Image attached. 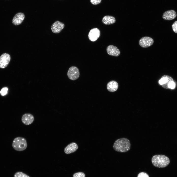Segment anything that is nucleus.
<instances>
[{"label": "nucleus", "instance_id": "obj_11", "mask_svg": "<svg viewBox=\"0 0 177 177\" xmlns=\"http://www.w3.org/2000/svg\"><path fill=\"white\" fill-rule=\"evenodd\" d=\"M25 17L24 14L21 12L18 13L15 15L12 20V23L15 25H19L21 24Z\"/></svg>", "mask_w": 177, "mask_h": 177}, {"label": "nucleus", "instance_id": "obj_9", "mask_svg": "<svg viewBox=\"0 0 177 177\" xmlns=\"http://www.w3.org/2000/svg\"><path fill=\"white\" fill-rule=\"evenodd\" d=\"M100 35V30L98 29L95 28L92 29L90 31L88 34V37L90 41L94 42L98 39Z\"/></svg>", "mask_w": 177, "mask_h": 177}, {"label": "nucleus", "instance_id": "obj_12", "mask_svg": "<svg viewBox=\"0 0 177 177\" xmlns=\"http://www.w3.org/2000/svg\"><path fill=\"white\" fill-rule=\"evenodd\" d=\"M34 119V117L32 114L30 113H26L22 116L21 121L24 124L28 125L33 122Z\"/></svg>", "mask_w": 177, "mask_h": 177}, {"label": "nucleus", "instance_id": "obj_22", "mask_svg": "<svg viewBox=\"0 0 177 177\" xmlns=\"http://www.w3.org/2000/svg\"><path fill=\"white\" fill-rule=\"evenodd\" d=\"M102 0H90L91 3L93 5H96L101 3Z\"/></svg>", "mask_w": 177, "mask_h": 177}, {"label": "nucleus", "instance_id": "obj_6", "mask_svg": "<svg viewBox=\"0 0 177 177\" xmlns=\"http://www.w3.org/2000/svg\"><path fill=\"white\" fill-rule=\"evenodd\" d=\"M173 81L174 80L171 77L168 75H164L159 80V83L163 88L168 89L169 84L171 82Z\"/></svg>", "mask_w": 177, "mask_h": 177}, {"label": "nucleus", "instance_id": "obj_20", "mask_svg": "<svg viewBox=\"0 0 177 177\" xmlns=\"http://www.w3.org/2000/svg\"><path fill=\"white\" fill-rule=\"evenodd\" d=\"M172 28L173 31L177 33V21L174 22L172 25Z\"/></svg>", "mask_w": 177, "mask_h": 177}, {"label": "nucleus", "instance_id": "obj_5", "mask_svg": "<svg viewBox=\"0 0 177 177\" xmlns=\"http://www.w3.org/2000/svg\"><path fill=\"white\" fill-rule=\"evenodd\" d=\"M154 43V40L151 38L147 36L142 37L139 40V44L143 48H147L152 45Z\"/></svg>", "mask_w": 177, "mask_h": 177}, {"label": "nucleus", "instance_id": "obj_21", "mask_svg": "<svg viewBox=\"0 0 177 177\" xmlns=\"http://www.w3.org/2000/svg\"><path fill=\"white\" fill-rule=\"evenodd\" d=\"M175 84L174 81L171 82L168 85L169 89H173L175 87Z\"/></svg>", "mask_w": 177, "mask_h": 177}, {"label": "nucleus", "instance_id": "obj_14", "mask_svg": "<svg viewBox=\"0 0 177 177\" xmlns=\"http://www.w3.org/2000/svg\"><path fill=\"white\" fill-rule=\"evenodd\" d=\"M177 15L176 12L174 10L166 11L163 14L162 17L166 20H171L175 19Z\"/></svg>", "mask_w": 177, "mask_h": 177}, {"label": "nucleus", "instance_id": "obj_2", "mask_svg": "<svg viewBox=\"0 0 177 177\" xmlns=\"http://www.w3.org/2000/svg\"><path fill=\"white\" fill-rule=\"evenodd\" d=\"M153 165L157 167L162 168L167 166L169 164L170 160L169 158L165 155H157L153 156L151 159Z\"/></svg>", "mask_w": 177, "mask_h": 177}, {"label": "nucleus", "instance_id": "obj_8", "mask_svg": "<svg viewBox=\"0 0 177 177\" xmlns=\"http://www.w3.org/2000/svg\"><path fill=\"white\" fill-rule=\"evenodd\" d=\"M10 59V56L9 54L4 53L2 54L0 56V68H4L6 67Z\"/></svg>", "mask_w": 177, "mask_h": 177}, {"label": "nucleus", "instance_id": "obj_15", "mask_svg": "<svg viewBox=\"0 0 177 177\" xmlns=\"http://www.w3.org/2000/svg\"><path fill=\"white\" fill-rule=\"evenodd\" d=\"M118 87V85L117 82L112 80L109 82L107 85L108 90L110 92H114L116 91Z\"/></svg>", "mask_w": 177, "mask_h": 177}, {"label": "nucleus", "instance_id": "obj_7", "mask_svg": "<svg viewBox=\"0 0 177 177\" xmlns=\"http://www.w3.org/2000/svg\"><path fill=\"white\" fill-rule=\"evenodd\" d=\"M64 24L59 21L55 22L51 26V29L52 32L55 33H60L64 27Z\"/></svg>", "mask_w": 177, "mask_h": 177}, {"label": "nucleus", "instance_id": "obj_1", "mask_svg": "<svg viewBox=\"0 0 177 177\" xmlns=\"http://www.w3.org/2000/svg\"><path fill=\"white\" fill-rule=\"evenodd\" d=\"M131 144L129 140L125 138H122L116 140L113 145L116 151L120 152H125L130 149Z\"/></svg>", "mask_w": 177, "mask_h": 177}, {"label": "nucleus", "instance_id": "obj_19", "mask_svg": "<svg viewBox=\"0 0 177 177\" xmlns=\"http://www.w3.org/2000/svg\"><path fill=\"white\" fill-rule=\"evenodd\" d=\"M73 177H85L84 173L82 172H78L74 174Z\"/></svg>", "mask_w": 177, "mask_h": 177}, {"label": "nucleus", "instance_id": "obj_16", "mask_svg": "<svg viewBox=\"0 0 177 177\" xmlns=\"http://www.w3.org/2000/svg\"><path fill=\"white\" fill-rule=\"evenodd\" d=\"M116 20L114 17L110 15L104 16L102 19L103 23L105 25H111L114 23Z\"/></svg>", "mask_w": 177, "mask_h": 177}, {"label": "nucleus", "instance_id": "obj_23", "mask_svg": "<svg viewBox=\"0 0 177 177\" xmlns=\"http://www.w3.org/2000/svg\"><path fill=\"white\" fill-rule=\"evenodd\" d=\"M137 177H149L146 173L142 172L139 173Z\"/></svg>", "mask_w": 177, "mask_h": 177}, {"label": "nucleus", "instance_id": "obj_18", "mask_svg": "<svg viewBox=\"0 0 177 177\" xmlns=\"http://www.w3.org/2000/svg\"><path fill=\"white\" fill-rule=\"evenodd\" d=\"M8 88L7 87H4L2 88L0 91L1 95L2 96H4L6 95L8 93Z\"/></svg>", "mask_w": 177, "mask_h": 177}, {"label": "nucleus", "instance_id": "obj_17", "mask_svg": "<svg viewBox=\"0 0 177 177\" xmlns=\"http://www.w3.org/2000/svg\"><path fill=\"white\" fill-rule=\"evenodd\" d=\"M14 177H30L26 174L21 172L16 173L14 175Z\"/></svg>", "mask_w": 177, "mask_h": 177}, {"label": "nucleus", "instance_id": "obj_3", "mask_svg": "<svg viewBox=\"0 0 177 177\" xmlns=\"http://www.w3.org/2000/svg\"><path fill=\"white\" fill-rule=\"evenodd\" d=\"M12 146L14 149L17 151H23L26 149L27 147L26 140L23 137H16L13 141Z\"/></svg>", "mask_w": 177, "mask_h": 177}, {"label": "nucleus", "instance_id": "obj_4", "mask_svg": "<svg viewBox=\"0 0 177 177\" xmlns=\"http://www.w3.org/2000/svg\"><path fill=\"white\" fill-rule=\"evenodd\" d=\"M80 73L78 68L74 66L70 67L67 73V75L68 78L73 80H75L77 79Z\"/></svg>", "mask_w": 177, "mask_h": 177}, {"label": "nucleus", "instance_id": "obj_13", "mask_svg": "<svg viewBox=\"0 0 177 177\" xmlns=\"http://www.w3.org/2000/svg\"><path fill=\"white\" fill-rule=\"evenodd\" d=\"M78 147L76 143L72 142L67 145L64 148L65 153L69 154L75 152L78 149Z\"/></svg>", "mask_w": 177, "mask_h": 177}, {"label": "nucleus", "instance_id": "obj_10", "mask_svg": "<svg viewBox=\"0 0 177 177\" xmlns=\"http://www.w3.org/2000/svg\"><path fill=\"white\" fill-rule=\"evenodd\" d=\"M106 51L108 54L113 56L118 57L120 54V52L118 49L113 45L108 46L107 47Z\"/></svg>", "mask_w": 177, "mask_h": 177}]
</instances>
